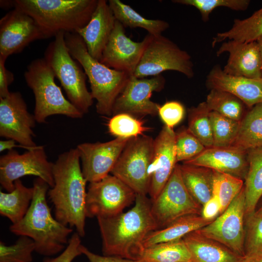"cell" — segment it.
I'll return each mask as SVG.
<instances>
[{
  "instance_id": "cell-1",
  "label": "cell",
  "mask_w": 262,
  "mask_h": 262,
  "mask_svg": "<svg viewBox=\"0 0 262 262\" xmlns=\"http://www.w3.org/2000/svg\"><path fill=\"white\" fill-rule=\"evenodd\" d=\"M151 200L136 195L134 206L128 211L109 217L97 218L103 255L140 260L143 242L157 225L151 211Z\"/></svg>"
},
{
  "instance_id": "cell-22",
  "label": "cell",
  "mask_w": 262,
  "mask_h": 262,
  "mask_svg": "<svg viewBox=\"0 0 262 262\" xmlns=\"http://www.w3.org/2000/svg\"><path fill=\"white\" fill-rule=\"evenodd\" d=\"M115 21L108 2L105 0H98L89 22L75 32L82 37L88 53L93 58L100 61Z\"/></svg>"
},
{
  "instance_id": "cell-6",
  "label": "cell",
  "mask_w": 262,
  "mask_h": 262,
  "mask_svg": "<svg viewBox=\"0 0 262 262\" xmlns=\"http://www.w3.org/2000/svg\"><path fill=\"white\" fill-rule=\"evenodd\" d=\"M28 86L35 97L34 116L38 123L46 122L47 117L55 115L72 118L84 115L64 97L55 82V74L44 58L32 61L24 73Z\"/></svg>"
},
{
  "instance_id": "cell-3",
  "label": "cell",
  "mask_w": 262,
  "mask_h": 262,
  "mask_svg": "<svg viewBox=\"0 0 262 262\" xmlns=\"http://www.w3.org/2000/svg\"><path fill=\"white\" fill-rule=\"evenodd\" d=\"M49 187L39 178L33 180V198L26 214L20 221L9 227L10 231L14 234L32 239L35 244V251L45 256L62 251L73 232L71 228L51 215L46 198Z\"/></svg>"
},
{
  "instance_id": "cell-36",
  "label": "cell",
  "mask_w": 262,
  "mask_h": 262,
  "mask_svg": "<svg viewBox=\"0 0 262 262\" xmlns=\"http://www.w3.org/2000/svg\"><path fill=\"white\" fill-rule=\"evenodd\" d=\"M213 147L232 146L237 136L240 122L215 112L210 114Z\"/></svg>"
},
{
  "instance_id": "cell-5",
  "label": "cell",
  "mask_w": 262,
  "mask_h": 262,
  "mask_svg": "<svg viewBox=\"0 0 262 262\" xmlns=\"http://www.w3.org/2000/svg\"><path fill=\"white\" fill-rule=\"evenodd\" d=\"M65 39L70 54L79 63L88 79L91 94L97 100V112L102 115H113L114 103L131 75L111 68L92 57L76 33H65Z\"/></svg>"
},
{
  "instance_id": "cell-25",
  "label": "cell",
  "mask_w": 262,
  "mask_h": 262,
  "mask_svg": "<svg viewBox=\"0 0 262 262\" xmlns=\"http://www.w3.org/2000/svg\"><path fill=\"white\" fill-rule=\"evenodd\" d=\"M213 221L204 219L200 214L181 217L166 227L150 232L143 242L145 248L159 243L182 239L187 234L200 229Z\"/></svg>"
},
{
  "instance_id": "cell-38",
  "label": "cell",
  "mask_w": 262,
  "mask_h": 262,
  "mask_svg": "<svg viewBox=\"0 0 262 262\" xmlns=\"http://www.w3.org/2000/svg\"><path fill=\"white\" fill-rule=\"evenodd\" d=\"M246 217L244 260L262 258V217Z\"/></svg>"
},
{
  "instance_id": "cell-33",
  "label": "cell",
  "mask_w": 262,
  "mask_h": 262,
  "mask_svg": "<svg viewBox=\"0 0 262 262\" xmlns=\"http://www.w3.org/2000/svg\"><path fill=\"white\" fill-rule=\"evenodd\" d=\"M205 102L211 111L235 121L240 122L246 115L245 104L235 96L225 91L211 90Z\"/></svg>"
},
{
  "instance_id": "cell-43",
  "label": "cell",
  "mask_w": 262,
  "mask_h": 262,
  "mask_svg": "<svg viewBox=\"0 0 262 262\" xmlns=\"http://www.w3.org/2000/svg\"><path fill=\"white\" fill-rule=\"evenodd\" d=\"M80 236L76 232L69 239L67 246L58 256L45 258L43 262H72L77 257L82 254Z\"/></svg>"
},
{
  "instance_id": "cell-16",
  "label": "cell",
  "mask_w": 262,
  "mask_h": 262,
  "mask_svg": "<svg viewBox=\"0 0 262 262\" xmlns=\"http://www.w3.org/2000/svg\"><path fill=\"white\" fill-rule=\"evenodd\" d=\"M130 139L117 137L106 142L78 145L76 148L87 182L98 181L109 175Z\"/></svg>"
},
{
  "instance_id": "cell-19",
  "label": "cell",
  "mask_w": 262,
  "mask_h": 262,
  "mask_svg": "<svg viewBox=\"0 0 262 262\" xmlns=\"http://www.w3.org/2000/svg\"><path fill=\"white\" fill-rule=\"evenodd\" d=\"M175 138L173 129L164 125L154 139L153 157L148 170V194L151 201L161 192L177 165Z\"/></svg>"
},
{
  "instance_id": "cell-23",
  "label": "cell",
  "mask_w": 262,
  "mask_h": 262,
  "mask_svg": "<svg viewBox=\"0 0 262 262\" xmlns=\"http://www.w3.org/2000/svg\"><path fill=\"white\" fill-rule=\"evenodd\" d=\"M207 86L235 96L250 108L262 103V78L253 79L226 73L218 65L214 66L206 78Z\"/></svg>"
},
{
  "instance_id": "cell-34",
  "label": "cell",
  "mask_w": 262,
  "mask_h": 262,
  "mask_svg": "<svg viewBox=\"0 0 262 262\" xmlns=\"http://www.w3.org/2000/svg\"><path fill=\"white\" fill-rule=\"evenodd\" d=\"M188 114L187 129L205 147L213 146L212 125L210 116L211 111L205 101L196 107L191 108Z\"/></svg>"
},
{
  "instance_id": "cell-26",
  "label": "cell",
  "mask_w": 262,
  "mask_h": 262,
  "mask_svg": "<svg viewBox=\"0 0 262 262\" xmlns=\"http://www.w3.org/2000/svg\"><path fill=\"white\" fill-rule=\"evenodd\" d=\"M180 170L184 183L193 198L202 206L213 196V170L199 166L183 164Z\"/></svg>"
},
{
  "instance_id": "cell-7",
  "label": "cell",
  "mask_w": 262,
  "mask_h": 262,
  "mask_svg": "<svg viewBox=\"0 0 262 262\" xmlns=\"http://www.w3.org/2000/svg\"><path fill=\"white\" fill-rule=\"evenodd\" d=\"M44 54V58L60 81L68 100L82 114L87 113L94 98L86 87V74L67 49L65 32H59L55 36Z\"/></svg>"
},
{
  "instance_id": "cell-4",
  "label": "cell",
  "mask_w": 262,
  "mask_h": 262,
  "mask_svg": "<svg viewBox=\"0 0 262 262\" xmlns=\"http://www.w3.org/2000/svg\"><path fill=\"white\" fill-rule=\"evenodd\" d=\"M98 0H15L14 8L31 16L46 38L76 32L90 21Z\"/></svg>"
},
{
  "instance_id": "cell-31",
  "label": "cell",
  "mask_w": 262,
  "mask_h": 262,
  "mask_svg": "<svg viewBox=\"0 0 262 262\" xmlns=\"http://www.w3.org/2000/svg\"><path fill=\"white\" fill-rule=\"evenodd\" d=\"M262 35V8L246 18L235 19L229 30L216 34L212 46L227 39L246 43L256 41Z\"/></svg>"
},
{
  "instance_id": "cell-10",
  "label": "cell",
  "mask_w": 262,
  "mask_h": 262,
  "mask_svg": "<svg viewBox=\"0 0 262 262\" xmlns=\"http://www.w3.org/2000/svg\"><path fill=\"white\" fill-rule=\"evenodd\" d=\"M151 203L152 213L158 229L166 227L181 217L200 214V205L186 187L180 164H177L167 183Z\"/></svg>"
},
{
  "instance_id": "cell-42",
  "label": "cell",
  "mask_w": 262,
  "mask_h": 262,
  "mask_svg": "<svg viewBox=\"0 0 262 262\" xmlns=\"http://www.w3.org/2000/svg\"><path fill=\"white\" fill-rule=\"evenodd\" d=\"M184 114V106L178 101L166 102L160 106L158 113L165 126L171 129H173L182 120Z\"/></svg>"
},
{
  "instance_id": "cell-29",
  "label": "cell",
  "mask_w": 262,
  "mask_h": 262,
  "mask_svg": "<svg viewBox=\"0 0 262 262\" xmlns=\"http://www.w3.org/2000/svg\"><path fill=\"white\" fill-rule=\"evenodd\" d=\"M108 2L116 20L125 28H141L150 35H158L169 27L166 21L150 19L143 16L130 5L120 0H109Z\"/></svg>"
},
{
  "instance_id": "cell-28",
  "label": "cell",
  "mask_w": 262,
  "mask_h": 262,
  "mask_svg": "<svg viewBox=\"0 0 262 262\" xmlns=\"http://www.w3.org/2000/svg\"><path fill=\"white\" fill-rule=\"evenodd\" d=\"M247 153L248 167L244 184L246 216L254 213L262 196V147L249 149Z\"/></svg>"
},
{
  "instance_id": "cell-27",
  "label": "cell",
  "mask_w": 262,
  "mask_h": 262,
  "mask_svg": "<svg viewBox=\"0 0 262 262\" xmlns=\"http://www.w3.org/2000/svg\"><path fill=\"white\" fill-rule=\"evenodd\" d=\"M15 188L10 192L0 191V214L15 224L26 214L33 196V187L24 185L20 180L14 182Z\"/></svg>"
},
{
  "instance_id": "cell-44",
  "label": "cell",
  "mask_w": 262,
  "mask_h": 262,
  "mask_svg": "<svg viewBox=\"0 0 262 262\" xmlns=\"http://www.w3.org/2000/svg\"><path fill=\"white\" fill-rule=\"evenodd\" d=\"M6 59L0 56V98L5 97L10 93L8 87L14 80V74L5 66Z\"/></svg>"
},
{
  "instance_id": "cell-35",
  "label": "cell",
  "mask_w": 262,
  "mask_h": 262,
  "mask_svg": "<svg viewBox=\"0 0 262 262\" xmlns=\"http://www.w3.org/2000/svg\"><path fill=\"white\" fill-rule=\"evenodd\" d=\"M213 171V195L218 200L222 213L243 188L244 181L230 174Z\"/></svg>"
},
{
  "instance_id": "cell-30",
  "label": "cell",
  "mask_w": 262,
  "mask_h": 262,
  "mask_svg": "<svg viewBox=\"0 0 262 262\" xmlns=\"http://www.w3.org/2000/svg\"><path fill=\"white\" fill-rule=\"evenodd\" d=\"M232 146L246 151L262 147V103L254 105L246 114Z\"/></svg>"
},
{
  "instance_id": "cell-37",
  "label": "cell",
  "mask_w": 262,
  "mask_h": 262,
  "mask_svg": "<svg viewBox=\"0 0 262 262\" xmlns=\"http://www.w3.org/2000/svg\"><path fill=\"white\" fill-rule=\"evenodd\" d=\"M108 127L110 133L119 138H131L143 135L150 129L144 123L131 115L125 113L114 115Z\"/></svg>"
},
{
  "instance_id": "cell-2",
  "label": "cell",
  "mask_w": 262,
  "mask_h": 262,
  "mask_svg": "<svg viewBox=\"0 0 262 262\" xmlns=\"http://www.w3.org/2000/svg\"><path fill=\"white\" fill-rule=\"evenodd\" d=\"M77 149L59 155L53 163L54 186L48 190L54 207L55 218L63 225L74 227L80 237L85 235L86 183Z\"/></svg>"
},
{
  "instance_id": "cell-24",
  "label": "cell",
  "mask_w": 262,
  "mask_h": 262,
  "mask_svg": "<svg viewBox=\"0 0 262 262\" xmlns=\"http://www.w3.org/2000/svg\"><path fill=\"white\" fill-rule=\"evenodd\" d=\"M193 262H244V257L197 230L183 238Z\"/></svg>"
},
{
  "instance_id": "cell-21",
  "label": "cell",
  "mask_w": 262,
  "mask_h": 262,
  "mask_svg": "<svg viewBox=\"0 0 262 262\" xmlns=\"http://www.w3.org/2000/svg\"><path fill=\"white\" fill-rule=\"evenodd\" d=\"M225 52L229 54L223 68L226 73L253 79L262 78V59L256 41L229 40L222 44L216 55L219 56Z\"/></svg>"
},
{
  "instance_id": "cell-39",
  "label": "cell",
  "mask_w": 262,
  "mask_h": 262,
  "mask_svg": "<svg viewBox=\"0 0 262 262\" xmlns=\"http://www.w3.org/2000/svg\"><path fill=\"white\" fill-rule=\"evenodd\" d=\"M33 241L25 236H20L16 243L7 246L0 242V262H32L35 251Z\"/></svg>"
},
{
  "instance_id": "cell-41",
  "label": "cell",
  "mask_w": 262,
  "mask_h": 262,
  "mask_svg": "<svg viewBox=\"0 0 262 262\" xmlns=\"http://www.w3.org/2000/svg\"><path fill=\"white\" fill-rule=\"evenodd\" d=\"M175 146L177 162L190 160L206 148L187 128L182 129L176 133Z\"/></svg>"
},
{
  "instance_id": "cell-20",
  "label": "cell",
  "mask_w": 262,
  "mask_h": 262,
  "mask_svg": "<svg viewBox=\"0 0 262 262\" xmlns=\"http://www.w3.org/2000/svg\"><path fill=\"white\" fill-rule=\"evenodd\" d=\"M183 164L206 167L243 180L248 167L247 151L234 146L206 147L199 154Z\"/></svg>"
},
{
  "instance_id": "cell-49",
  "label": "cell",
  "mask_w": 262,
  "mask_h": 262,
  "mask_svg": "<svg viewBox=\"0 0 262 262\" xmlns=\"http://www.w3.org/2000/svg\"><path fill=\"white\" fill-rule=\"evenodd\" d=\"M254 214L256 216L262 217V204L258 209L255 211Z\"/></svg>"
},
{
  "instance_id": "cell-46",
  "label": "cell",
  "mask_w": 262,
  "mask_h": 262,
  "mask_svg": "<svg viewBox=\"0 0 262 262\" xmlns=\"http://www.w3.org/2000/svg\"><path fill=\"white\" fill-rule=\"evenodd\" d=\"M221 214V206L218 200L213 197L203 206L201 215L205 219L213 221L216 216Z\"/></svg>"
},
{
  "instance_id": "cell-32",
  "label": "cell",
  "mask_w": 262,
  "mask_h": 262,
  "mask_svg": "<svg viewBox=\"0 0 262 262\" xmlns=\"http://www.w3.org/2000/svg\"><path fill=\"white\" fill-rule=\"evenodd\" d=\"M140 260L145 262H193L190 252L183 239L147 247Z\"/></svg>"
},
{
  "instance_id": "cell-13",
  "label": "cell",
  "mask_w": 262,
  "mask_h": 262,
  "mask_svg": "<svg viewBox=\"0 0 262 262\" xmlns=\"http://www.w3.org/2000/svg\"><path fill=\"white\" fill-rule=\"evenodd\" d=\"M244 186L229 206L211 223L197 230L202 235L244 256L246 201Z\"/></svg>"
},
{
  "instance_id": "cell-11",
  "label": "cell",
  "mask_w": 262,
  "mask_h": 262,
  "mask_svg": "<svg viewBox=\"0 0 262 262\" xmlns=\"http://www.w3.org/2000/svg\"><path fill=\"white\" fill-rule=\"evenodd\" d=\"M52 167L42 146L21 154L10 150L0 158V183L10 192L14 190L16 180L32 175L42 179L51 188L54 184Z\"/></svg>"
},
{
  "instance_id": "cell-15",
  "label": "cell",
  "mask_w": 262,
  "mask_h": 262,
  "mask_svg": "<svg viewBox=\"0 0 262 262\" xmlns=\"http://www.w3.org/2000/svg\"><path fill=\"white\" fill-rule=\"evenodd\" d=\"M165 79L161 74L151 78H137L131 75L125 88L116 98L113 115L128 114L132 116H155L160 105L151 100L154 92L164 87Z\"/></svg>"
},
{
  "instance_id": "cell-8",
  "label": "cell",
  "mask_w": 262,
  "mask_h": 262,
  "mask_svg": "<svg viewBox=\"0 0 262 262\" xmlns=\"http://www.w3.org/2000/svg\"><path fill=\"white\" fill-rule=\"evenodd\" d=\"M150 35L148 42L133 75L137 78L156 76L167 70L180 72L188 78L195 75L190 54L162 34Z\"/></svg>"
},
{
  "instance_id": "cell-9",
  "label": "cell",
  "mask_w": 262,
  "mask_h": 262,
  "mask_svg": "<svg viewBox=\"0 0 262 262\" xmlns=\"http://www.w3.org/2000/svg\"><path fill=\"white\" fill-rule=\"evenodd\" d=\"M154 139L145 135L131 138L128 141L111 173L129 187L136 195L148 194Z\"/></svg>"
},
{
  "instance_id": "cell-50",
  "label": "cell",
  "mask_w": 262,
  "mask_h": 262,
  "mask_svg": "<svg viewBox=\"0 0 262 262\" xmlns=\"http://www.w3.org/2000/svg\"><path fill=\"white\" fill-rule=\"evenodd\" d=\"M244 262H262V258L244 260Z\"/></svg>"
},
{
  "instance_id": "cell-47",
  "label": "cell",
  "mask_w": 262,
  "mask_h": 262,
  "mask_svg": "<svg viewBox=\"0 0 262 262\" xmlns=\"http://www.w3.org/2000/svg\"><path fill=\"white\" fill-rule=\"evenodd\" d=\"M16 143L15 140L12 139H7L6 140L0 141V151L2 152L5 150H12L13 148L16 147H20L25 148L29 150L28 148L21 145H16Z\"/></svg>"
},
{
  "instance_id": "cell-18",
  "label": "cell",
  "mask_w": 262,
  "mask_h": 262,
  "mask_svg": "<svg viewBox=\"0 0 262 262\" xmlns=\"http://www.w3.org/2000/svg\"><path fill=\"white\" fill-rule=\"evenodd\" d=\"M125 28L116 20L99 62L111 68L132 75L141 60L150 35H147L141 42H135L126 35Z\"/></svg>"
},
{
  "instance_id": "cell-17",
  "label": "cell",
  "mask_w": 262,
  "mask_h": 262,
  "mask_svg": "<svg viewBox=\"0 0 262 262\" xmlns=\"http://www.w3.org/2000/svg\"><path fill=\"white\" fill-rule=\"evenodd\" d=\"M46 38L35 21L18 9L14 8L0 20V56L7 58L31 42Z\"/></svg>"
},
{
  "instance_id": "cell-48",
  "label": "cell",
  "mask_w": 262,
  "mask_h": 262,
  "mask_svg": "<svg viewBox=\"0 0 262 262\" xmlns=\"http://www.w3.org/2000/svg\"><path fill=\"white\" fill-rule=\"evenodd\" d=\"M256 41L258 46V48L262 59V35L260 36L259 38H258Z\"/></svg>"
},
{
  "instance_id": "cell-40",
  "label": "cell",
  "mask_w": 262,
  "mask_h": 262,
  "mask_svg": "<svg viewBox=\"0 0 262 262\" xmlns=\"http://www.w3.org/2000/svg\"><path fill=\"white\" fill-rule=\"evenodd\" d=\"M172 1L195 7L200 12L204 22L209 20L210 14L216 8L223 7L235 11H245L250 4L249 0H173Z\"/></svg>"
},
{
  "instance_id": "cell-14",
  "label": "cell",
  "mask_w": 262,
  "mask_h": 262,
  "mask_svg": "<svg viewBox=\"0 0 262 262\" xmlns=\"http://www.w3.org/2000/svg\"><path fill=\"white\" fill-rule=\"evenodd\" d=\"M36 120L30 114L21 93L10 92L0 98V136L12 139L32 150L37 146L33 140Z\"/></svg>"
},
{
  "instance_id": "cell-12",
  "label": "cell",
  "mask_w": 262,
  "mask_h": 262,
  "mask_svg": "<svg viewBox=\"0 0 262 262\" xmlns=\"http://www.w3.org/2000/svg\"><path fill=\"white\" fill-rule=\"evenodd\" d=\"M136 193L117 177L108 175L99 181L90 183L86 197V217H109L116 215L130 205Z\"/></svg>"
},
{
  "instance_id": "cell-45",
  "label": "cell",
  "mask_w": 262,
  "mask_h": 262,
  "mask_svg": "<svg viewBox=\"0 0 262 262\" xmlns=\"http://www.w3.org/2000/svg\"><path fill=\"white\" fill-rule=\"evenodd\" d=\"M81 250L90 262H145L142 260H132L111 256H101L95 254L82 245Z\"/></svg>"
}]
</instances>
